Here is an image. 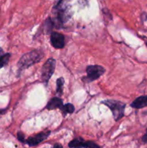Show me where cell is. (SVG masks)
Segmentation results:
<instances>
[{
	"mask_svg": "<svg viewBox=\"0 0 147 148\" xmlns=\"http://www.w3.org/2000/svg\"><path fill=\"white\" fill-rule=\"evenodd\" d=\"M52 15L50 18L54 27L62 28L72 17L71 0H57L52 10Z\"/></svg>",
	"mask_w": 147,
	"mask_h": 148,
	"instance_id": "6da1fadb",
	"label": "cell"
},
{
	"mask_svg": "<svg viewBox=\"0 0 147 148\" xmlns=\"http://www.w3.org/2000/svg\"><path fill=\"white\" fill-rule=\"evenodd\" d=\"M43 57V53L40 50H33L23 55L17 63L18 73L22 72L24 69L35 64L40 62Z\"/></svg>",
	"mask_w": 147,
	"mask_h": 148,
	"instance_id": "7a4b0ae2",
	"label": "cell"
},
{
	"mask_svg": "<svg viewBox=\"0 0 147 148\" xmlns=\"http://www.w3.org/2000/svg\"><path fill=\"white\" fill-rule=\"evenodd\" d=\"M101 103L104 104L110 108L115 121H119L124 116L125 108V103H124L116 100H105L102 101Z\"/></svg>",
	"mask_w": 147,
	"mask_h": 148,
	"instance_id": "3957f363",
	"label": "cell"
},
{
	"mask_svg": "<svg viewBox=\"0 0 147 148\" xmlns=\"http://www.w3.org/2000/svg\"><path fill=\"white\" fill-rule=\"evenodd\" d=\"M86 76L82 77V81L84 83H89L96 80L104 75L105 69L99 65H89L86 69Z\"/></svg>",
	"mask_w": 147,
	"mask_h": 148,
	"instance_id": "277c9868",
	"label": "cell"
},
{
	"mask_svg": "<svg viewBox=\"0 0 147 148\" xmlns=\"http://www.w3.org/2000/svg\"><path fill=\"white\" fill-rule=\"evenodd\" d=\"M56 61L53 58H50L43 65L41 69V79L45 85H47L49 79L53 75L56 68Z\"/></svg>",
	"mask_w": 147,
	"mask_h": 148,
	"instance_id": "5b68a950",
	"label": "cell"
},
{
	"mask_svg": "<svg viewBox=\"0 0 147 148\" xmlns=\"http://www.w3.org/2000/svg\"><path fill=\"white\" fill-rule=\"evenodd\" d=\"M50 134V131L47 130V131L42 132L39 133V134H36V135L30 137L25 140V143L28 145L30 147H33V146H36L40 143L46 140L48 137H49Z\"/></svg>",
	"mask_w": 147,
	"mask_h": 148,
	"instance_id": "8992f818",
	"label": "cell"
},
{
	"mask_svg": "<svg viewBox=\"0 0 147 148\" xmlns=\"http://www.w3.org/2000/svg\"><path fill=\"white\" fill-rule=\"evenodd\" d=\"M50 43L52 46L56 49H61L65 46V37L62 33L52 32L50 34Z\"/></svg>",
	"mask_w": 147,
	"mask_h": 148,
	"instance_id": "52a82bcc",
	"label": "cell"
},
{
	"mask_svg": "<svg viewBox=\"0 0 147 148\" xmlns=\"http://www.w3.org/2000/svg\"><path fill=\"white\" fill-rule=\"evenodd\" d=\"M69 147H89V148H99L100 146L97 145L94 142L84 141L82 138H77L71 140L69 144Z\"/></svg>",
	"mask_w": 147,
	"mask_h": 148,
	"instance_id": "ba28073f",
	"label": "cell"
},
{
	"mask_svg": "<svg viewBox=\"0 0 147 148\" xmlns=\"http://www.w3.org/2000/svg\"><path fill=\"white\" fill-rule=\"evenodd\" d=\"M63 105V100L60 97H54L51 98L48 103L46 105V108L48 110H55V109H61Z\"/></svg>",
	"mask_w": 147,
	"mask_h": 148,
	"instance_id": "9c48e42d",
	"label": "cell"
},
{
	"mask_svg": "<svg viewBox=\"0 0 147 148\" xmlns=\"http://www.w3.org/2000/svg\"><path fill=\"white\" fill-rule=\"evenodd\" d=\"M131 106L133 108H136V109L147 107V95H142V96L135 98L131 103Z\"/></svg>",
	"mask_w": 147,
	"mask_h": 148,
	"instance_id": "30bf717a",
	"label": "cell"
},
{
	"mask_svg": "<svg viewBox=\"0 0 147 148\" xmlns=\"http://www.w3.org/2000/svg\"><path fill=\"white\" fill-rule=\"evenodd\" d=\"M10 56H11L10 53H4L2 49L0 47V69L4 67L5 65H7L8 64Z\"/></svg>",
	"mask_w": 147,
	"mask_h": 148,
	"instance_id": "8fae6325",
	"label": "cell"
},
{
	"mask_svg": "<svg viewBox=\"0 0 147 148\" xmlns=\"http://www.w3.org/2000/svg\"><path fill=\"white\" fill-rule=\"evenodd\" d=\"M60 110L63 114V116H65L67 114H72L74 111L75 108L74 105H72L71 103H67L63 105V106L61 108Z\"/></svg>",
	"mask_w": 147,
	"mask_h": 148,
	"instance_id": "7c38bea8",
	"label": "cell"
},
{
	"mask_svg": "<svg viewBox=\"0 0 147 148\" xmlns=\"http://www.w3.org/2000/svg\"><path fill=\"white\" fill-rule=\"evenodd\" d=\"M63 85H64V79L63 77H59L56 80V94L59 97L63 94Z\"/></svg>",
	"mask_w": 147,
	"mask_h": 148,
	"instance_id": "4fadbf2b",
	"label": "cell"
},
{
	"mask_svg": "<svg viewBox=\"0 0 147 148\" xmlns=\"http://www.w3.org/2000/svg\"><path fill=\"white\" fill-rule=\"evenodd\" d=\"M17 139H18L19 141L21 142V143H25L24 136V134H23V133H22L21 132H17Z\"/></svg>",
	"mask_w": 147,
	"mask_h": 148,
	"instance_id": "5bb4252c",
	"label": "cell"
},
{
	"mask_svg": "<svg viewBox=\"0 0 147 148\" xmlns=\"http://www.w3.org/2000/svg\"><path fill=\"white\" fill-rule=\"evenodd\" d=\"M78 1H79V3L81 4V5L85 6V4H88L89 0H78Z\"/></svg>",
	"mask_w": 147,
	"mask_h": 148,
	"instance_id": "9a60e30c",
	"label": "cell"
},
{
	"mask_svg": "<svg viewBox=\"0 0 147 148\" xmlns=\"http://www.w3.org/2000/svg\"><path fill=\"white\" fill-rule=\"evenodd\" d=\"M142 142L144 143H147V129L146 132V134L142 137Z\"/></svg>",
	"mask_w": 147,
	"mask_h": 148,
	"instance_id": "2e32d148",
	"label": "cell"
},
{
	"mask_svg": "<svg viewBox=\"0 0 147 148\" xmlns=\"http://www.w3.org/2000/svg\"><path fill=\"white\" fill-rule=\"evenodd\" d=\"M53 147H60V148H62L63 147V146L61 145H59V144H55L53 146Z\"/></svg>",
	"mask_w": 147,
	"mask_h": 148,
	"instance_id": "e0dca14e",
	"label": "cell"
},
{
	"mask_svg": "<svg viewBox=\"0 0 147 148\" xmlns=\"http://www.w3.org/2000/svg\"><path fill=\"white\" fill-rule=\"evenodd\" d=\"M144 17H145V20L147 22V14H146V15H144Z\"/></svg>",
	"mask_w": 147,
	"mask_h": 148,
	"instance_id": "ac0fdd59",
	"label": "cell"
},
{
	"mask_svg": "<svg viewBox=\"0 0 147 148\" xmlns=\"http://www.w3.org/2000/svg\"><path fill=\"white\" fill-rule=\"evenodd\" d=\"M146 47H147V40H146Z\"/></svg>",
	"mask_w": 147,
	"mask_h": 148,
	"instance_id": "d6986e66",
	"label": "cell"
}]
</instances>
